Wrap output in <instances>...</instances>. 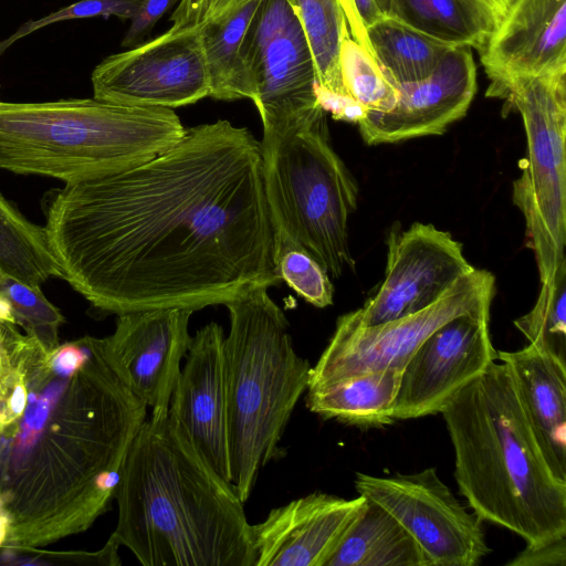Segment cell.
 I'll return each instance as SVG.
<instances>
[{
    "mask_svg": "<svg viewBox=\"0 0 566 566\" xmlns=\"http://www.w3.org/2000/svg\"><path fill=\"white\" fill-rule=\"evenodd\" d=\"M62 279L104 314L226 303L275 286L261 142L227 119L45 198Z\"/></svg>",
    "mask_w": 566,
    "mask_h": 566,
    "instance_id": "cell-1",
    "label": "cell"
},
{
    "mask_svg": "<svg viewBox=\"0 0 566 566\" xmlns=\"http://www.w3.org/2000/svg\"><path fill=\"white\" fill-rule=\"evenodd\" d=\"M146 418L101 338L49 350L1 317L0 499L11 520L3 548H41L90 528L109 510Z\"/></svg>",
    "mask_w": 566,
    "mask_h": 566,
    "instance_id": "cell-2",
    "label": "cell"
},
{
    "mask_svg": "<svg viewBox=\"0 0 566 566\" xmlns=\"http://www.w3.org/2000/svg\"><path fill=\"white\" fill-rule=\"evenodd\" d=\"M112 535L144 566H254L252 528L169 412L146 418L126 453Z\"/></svg>",
    "mask_w": 566,
    "mask_h": 566,
    "instance_id": "cell-3",
    "label": "cell"
},
{
    "mask_svg": "<svg viewBox=\"0 0 566 566\" xmlns=\"http://www.w3.org/2000/svg\"><path fill=\"white\" fill-rule=\"evenodd\" d=\"M454 450V479L482 520L527 546L566 536V482L549 469L505 363L495 359L440 411Z\"/></svg>",
    "mask_w": 566,
    "mask_h": 566,
    "instance_id": "cell-4",
    "label": "cell"
},
{
    "mask_svg": "<svg viewBox=\"0 0 566 566\" xmlns=\"http://www.w3.org/2000/svg\"><path fill=\"white\" fill-rule=\"evenodd\" d=\"M171 108L92 98L0 99V168L72 184L165 151L184 135Z\"/></svg>",
    "mask_w": 566,
    "mask_h": 566,
    "instance_id": "cell-5",
    "label": "cell"
},
{
    "mask_svg": "<svg viewBox=\"0 0 566 566\" xmlns=\"http://www.w3.org/2000/svg\"><path fill=\"white\" fill-rule=\"evenodd\" d=\"M268 290L259 286L224 304L231 484L243 503L260 471L284 454L280 441L312 368L294 350L289 322Z\"/></svg>",
    "mask_w": 566,
    "mask_h": 566,
    "instance_id": "cell-6",
    "label": "cell"
},
{
    "mask_svg": "<svg viewBox=\"0 0 566 566\" xmlns=\"http://www.w3.org/2000/svg\"><path fill=\"white\" fill-rule=\"evenodd\" d=\"M326 114L263 132V184L274 237L296 243L338 279L354 265L348 219L358 187L331 145Z\"/></svg>",
    "mask_w": 566,
    "mask_h": 566,
    "instance_id": "cell-7",
    "label": "cell"
},
{
    "mask_svg": "<svg viewBox=\"0 0 566 566\" xmlns=\"http://www.w3.org/2000/svg\"><path fill=\"white\" fill-rule=\"evenodd\" d=\"M501 99L504 113L523 119L527 160L512 200L525 219L541 285H549L566 263V70L523 77Z\"/></svg>",
    "mask_w": 566,
    "mask_h": 566,
    "instance_id": "cell-8",
    "label": "cell"
},
{
    "mask_svg": "<svg viewBox=\"0 0 566 566\" xmlns=\"http://www.w3.org/2000/svg\"><path fill=\"white\" fill-rule=\"evenodd\" d=\"M494 292L493 274L474 269L416 314L368 327L355 324L346 314L339 316L326 348L311 368L307 389L378 370L402 371L430 334L455 316L490 307Z\"/></svg>",
    "mask_w": 566,
    "mask_h": 566,
    "instance_id": "cell-9",
    "label": "cell"
},
{
    "mask_svg": "<svg viewBox=\"0 0 566 566\" xmlns=\"http://www.w3.org/2000/svg\"><path fill=\"white\" fill-rule=\"evenodd\" d=\"M263 132L326 113L316 96L314 59L300 20L285 0H262L243 40Z\"/></svg>",
    "mask_w": 566,
    "mask_h": 566,
    "instance_id": "cell-10",
    "label": "cell"
},
{
    "mask_svg": "<svg viewBox=\"0 0 566 566\" xmlns=\"http://www.w3.org/2000/svg\"><path fill=\"white\" fill-rule=\"evenodd\" d=\"M354 483L359 495L409 532L430 566H475L491 552L483 521L462 505L436 468L388 476L357 472Z\"/></svg>",
    "mask_w": 566,
    "mask_h": 566,
    "instance_id": "cell-11",
    "label": "cell"
},
{
    "mask_svg": "<svg viewBox=\"0 0 566 566\" xmlns=\"http://www.w3.org/2000/svg\"><path fill=\"white\" fill-rule=\"evenodd\" d=\"M201 28L169 29L148 42L108 55L92 72L93 97L171 109L208 97Z\"/></svg>",
    "mask_w": 566,
    "mask_h": 566,
    "instance_id": "cell-12",
    "label": "cell"
},
{
    "mask_svg": "<svg viewBox=\"0 0 566 566\" xmlns=\"http://www.w3.org/2000/svg\"><path fill=\"white\" fill-rule=\"evenodd\" d=\"M385 279L366 304L346 316L357 325L375 326L396 321L437 302L474 268L462 244L432 224L395 226L387 239Z\"/></svg>",
    "mask_w": 566,
    "mask_h": 566,
    "instance_id": "cell-13",
    "label": "cell"
},
{
    "mask_svg": "<svg viewBox=\"0 0 566 566\" xmlns=\"http://www.w3.org/2000/svg\"><path fill=\"white\" fill-rule=\"evenodd\" d=\"M489 318L490 307L462 314L424 339L401 371L395 421L440 413L455 392L496 359Z\"/></svg>",
    "mask_w": 566,
    "mask_h": 566,
    "instance_id": "cell-14",
    "label": "cell"
},
{
    "mask_svg": "<svg viewBox=\"0 0 566 566\" xmlns=\"http://www.w3.org/2000/svg\"><path fill=\"white\" fill-rule=\"evenodd\" d=\"M193 312L167 307L123 313L117 315L114 333L101 338L115 373L153 416L169 412L192 337L188 325Z\"/></svg>",
    "mask_w": 566,
    "mask_h": 566,
    "instance_id": "cell-15",
    "label": "cell"
},
{
    "mask_svg": "<svg viewBox=\"0 0 566 566\" xmlns=\"http://www.w3.org/2000/svg\"><path fill=\"white\" fill-rule=\"evenodd\" d=\"M223 328L211 322L191 337L169 416L203 460L231 483Z\"/></svg>",
    "mask_w": 566,
    "mask_h": 566,
    "instance_id": "cell-16",
    "label": "cell"
},
{
    "mask_svg": "<svg viewBox=\"0 0 566 566\" xmlns=\"http://www.w3.org/2000/svg\"><path fill=\"white\" fill-rule=\"evenodd\" d=\"M398 98L387 112H369L357 124L368 145L441 135L465 116L478 90L472 49L455 46L427 77L397 83Z\"/></svg>",
    "mask_w": 566,
    "mask_h": 566,
    "instance_id": "cell-17",
    "label": "cell"
},
{
    "mask_svg": "<svg viewBox=\"0 0 566 566\" xmlns=\"http://www.w3.org/2000/svg\"><path fill=\"white\" fill-rule=\"evenodd\" d=\"M479 53L485 94L500 99L523 77L566 70V0H506Z\"/></svg>",
    "mask_w": 566,
    "mask_h": 566,
    "instance_id": "cell-18",
    "label": "cell"
},
{
    "mask_svg": "<svg viewBox=\"0 0 566 566\" xmlns=\"http://www.w3.org/2000/svg\"><path fill=\"white\" fill-rule=\"evenodd\" d=\"M367 499L314 492L251 525L254 566H326Z\"/></svg>",
    "mask_w": 566,
    "mask_h": 566,
    "instance_id": "cell-19",
    "label": "cell"
},
{
    "mask_svg": "<svg viewBox=\"0 0 566 566\" xmlns=\"http://www.w3.org/2000/svg\"><path fill=\"white\" fill-rule=\"evenodd\" d=\"M506 364L524 416L554 475L566 482V365L528 343L496 350Z\"/></svg>",
    "mask_w": 566,
    "mask_h": 566,
    "instance_id": "cell-20",
    "label": "cell"
},
{
    "mask_svg": "<svg viewBox=\"0 0 566 566\" xmlns=\"http://www.w3.org/2000/svg\"><path fill=\"white\" fill-rule=\"evenodd\" d=\"M401 371L361 374L307 389L308 409L325 419L359 428H380L395 422L394 405Z\"/></svg>",
    "mask_w": 566,
    "mask_h": 566,
    "instance_id": "cell-21",
    "label": "cell"
},
{
    "mask_svg": "<svg viewBox=\"0 0 566 566\" xmlns=\"http://www.w3.org/2000/svg\"><path fill=\"white\" fill-rule=\"evenodd\" d=\"M262 0H243L217 20L200 23L210 95L219 101L253 99L243 40Z\"/></svg>",
    "mask_w": 566,
    "mask_h": 566,
    "instance_id": "cell-22",
    "label": "cell"
},
{
    "mask_svg": "<svg viewBox=\"0 0 566 566\" xmlns=\"http://www.w3.org/2000/svg\"><path fill=\"white\" fill-rule=\"evenodd\" d=\"M326 566H430L409 532L384 507L367 500Z\"/></svg>",
    "mask_w": 566,
    "mask_h": 566,
    "instance_id": "cell-23",
    "label": "cell"
},
{
    "mask_svg": "<svg viewBox=\"0 0 566 566\" xmlns=\"http://www.w3.org/2000/svg\"><path fill=\"white\" fill-rule=\"evenodd\" d=\"M388 15L438 40L479 52L496 24L482 0H391Z\"/></svg>",
    "mask_w": 566,
    "mask_h": 566,
    "instance_id": "cell-24",
    "label": "cell"
},
{
    "mask_svg": "<svg viewBox=\"0 0 566 566\" xmlns=\"http://www.w3.org/2000/svg\"><path fill=\"white\" fill-rule=\"evenodd\" d=\"M366 32L375 59L399 84L427 77L455 48L391 15H382Z\"/></svg>",
    "mask_w": 566,
    "mask_h": 566,
    "instance_id": "cell-25",
    "label": "cell"
},
{
    "mask_svg": "<svg viewBox=\"0 0 566 566\" xmlns=\"http://www.w3.org/2000/svg\"><path fill=\"white\" fill-rule=\"evenodd\" d=\"M0 269L31 286L62 279L43 227L29 221L0 192Z\"/></svg>",
    "mask_w": 566,
    "mask_h": 566,
    "instance_id": "cell-26",
    "label": "cell"
},
{
    "mask_svg": "<svg viewBox=\"0 0 566 566\" xmlns=\"http://www.w3.org/2000/svg\"><path fill=\"white\" fill-rule=\"evenodd\" d=\"M285 1L297 15L307 39L316 67V88L347 96L340 77L339 51L350 34L339 0Z\"/></svg>",
    "mask_w": 566,
    "mask_h": 566,
    "instance_id": "cell-27",
    "label": "cell"
},
{
    "mask_svg": "<svg viewBox=\"0 0 566 566\" xmlns=\"http://www.w3.org/2000/svg\"><path fill=\"white\" fill-rule=\"evenodd\" d=\"M339 71L345 94L369 112H387L398 98L397 82L352 36L339 51Z\"/></svg>",
    "mask_w": 566,
    "mask_h": 566,
    "instance_id": "cell-28",
    "label": "cell"
},
{
    "mask_svg": "<svg viewBox=\"0 0 566 566\" xmlns=\"http://www.w3.org/2000/svg\"><path fill=\"white\" fill-rule=\"evenodd\" d=\"M514 325L530 344L566 365V263L552 284L541 285L533 308Z\"/></svg>",
    "mask_w": 566,
    "mask_h": 566,
    "instance_id": "cell-29",
    "label": "cell"
},
{
    "mask_svg": "<svg viewBox=\"0 0 566 566\" xmlns=\"http://www.w3.org/2000/svg\"><path fill=\"white\" fill-rule=\"evenodd\" d=\"M0 298L11 312L15 324L46 349L55 348L64 317L42 293L40 286L24 284L7 274L0 276Z\"/></svg>",
    "mask_w": 566,
    "mask_h": 566,
    "instance_id": "cell-30",
    "label": "cell"
},
{
    "mask_svg": "<svg viewBox=\"0 0 566 566\" xmlns=\"http://www.w3.org/2000/svg\"><path fill=\"white\" fill-rule=\"evenodd\" d=\"M273 263L281 281L315 307L333 304L334 286L328 272L304 249L283 237H274Z\"/></svg>",
    "mask_w": 566,
    "mask_h": 566,
    "instance_id": "cell-31",
    "label": "cell"
},
{
    "mask_svg": "<svg viewBox=\"0 0 566 566\" xmlns=\"http://www.w3.org/2000/svg\"><path fill=\"white\" fill-rule=\"evenodd\" d=\"M145 0H80L38 20H29L8 39L0 42V55L15 41L51 23L83 18L115 15L132 20Z\"/></svg>",
    "mask_w": 566,
    "mask_h": 566,
    "instance_id": "cell-32",
    "label": "cell"
},
{
    "mask_svg": "<svg viewBox=\"0 0 566 566\" xmlns=\"http://www.w3.org/2000/svg\"><path fill=\"white\" fill-rule=\"evenodd\" d=\"M120 544L111 535L104 547L96 552L67 551L55 552L43 548H2L0 564L9 565H120L118 548Z\"/></svg>",
    "mask_w": 566,
    "mask_h": 566,
    "instance_id": "cell-33",
    "label": "cell"
},
{
    "mask_svg": "<svg viewBox=\"0 0 566 566\" xmlns=\"http://www.w3.org/2000/svg\"><path fill=\"white\" fill-rule=\"evenodd\" d=\"M178 0H145L137 14L132 19L130 27L122 41V46L133 48L140 44L157 21Z\"/></svg>",
    "mask_w": 566,
    "mask_h": 566,
    "instance_id": "cell-34",
    "label": "cell"
},
{
    "mask_svg": "<svg viewBox=\"0 0 566 566\" xmlns=\"http://www.w3.org/2000/svg\"><path fill=\"white\" fill-rule=\"evenodd\" d=\"M510 566H565L566 565V536L555 541L527 546L514 558L506 563Z\"/></svg>",
    "mask_w": 566,
    "mask_h": 566,
    "instance_id": "cell-35",
    "label": "cell"
},
{
    "mask_svg": "<svg viewBox=\"0 0 566 566\" xmlns=\"http://www.w3.org/2000/svg\"><path fill=\"white\" fill-rule=\"evenodd\" d=\"M205 0H180L171 13L169 21L172 22L171 30L178 31L184 28L193 27L200 23Z\"/></svg>",
    "mask_w": 566,
    "mask_h": 566,
    "instance_id": "cell-36",
    "label": "cell"
},
{
    "mask_svg": "<svg viewBox=\"0 0 566 566\" xmlns=\"http://www.w3.org/2000/svg\"><path fill=\"white\" fill-rule=\"evenodd\" d=\"M348 24V30L352 39L360 44L369 54L374 57V53L368 41L366 29L360 21V18L356 11L353 0H339Z\"/></svg>",
    "mask_w": 566,
    "mask_h": 566,
    "instance_id": "cell-37",
    "label": "cell"
},
{
    "mask_svg": "<svg viewBox=\"0 0 566 566\" xmlns=\"http://www.w3.org/2000/svg\"><path fill=\"white\" fill-rule=\"evenodd\" d=\"M242 1L243 0H205L200 23L219 19L237 8Z\"/></svg>",
    "mask_w": 566,
    "mask_h": 566,
    "instance_id": "cell-38",
    "label": "cell"
},
{
    "mask_svg": "<svg viewBox=\"0 0 566 566\" xmlns=\"http://www.w3.org/2000/svg\"><path fill=\"white\" fill-rule=\"evenodd\" d=\"M365 29L385 15L376 0H353Z\"/></svg>",
    "mask_w": 566,
    "mask_h": 566,
    "instance_id": "cell-39",
    "label": "cell"
},
{
    "mask_svg": "<svg viewBox=\"0 0 566 566\" xmlns=\"http://www.w3.org/2000/svg\"><path fill=\"white\" fill-rule=\"evenodd\" d=\"M11 526V520L0 499V549L4 547Z\"/></svg>",
    "mask_w": 566,
    "mask_h": 566,
    "instance_id": "cell-40",
    "label": "cell"
},
{
    "mask_svg": "<svg viewBox=\"0 0 566 566\" xmlns=\"http://www.w3.org/2000/svg\"><path fill=\"white\" fill-rule=\"evenodd\" d=\"M482 1L492 10V12L495 15L496 22H497L503 10H504L506 0H482Z\"/></svg>",
    "mask_w": 566,
    "mask_h": 566,
    "instance_id": "cell-41",
    "label": "cell"
},
{
    "mask_svg": "<svg viewBox=\"0 0 566 566\" xmlns=\"http://www.w3.org/2000/svg\"><path fill=\"white\" fill-rule=\"evenodd\" d=\"M381 12L385 14V15H388L389 12H390V4H391V0H376Z\"/></svg>",
    "mask_w": 566,
    "mask_h": 566,
    "instance_id": "cell-42",
    "label": "cell"
},
{
    "mask_svg": "<svg viewBox=\"0 0 566 566\" xmlns=\"http://www.w3.org/2000/svg\"><path fill=\"white\" fill-rule=\"evenodd\" d=\"M2 274H3V272H2V271H1V269H0V276H1Z\"/></svg>",
    "mask_w": 566,
    "mask_h": 566,
    "instance_id": "cell-43",
    "label": "cell"
}]
</instances>
